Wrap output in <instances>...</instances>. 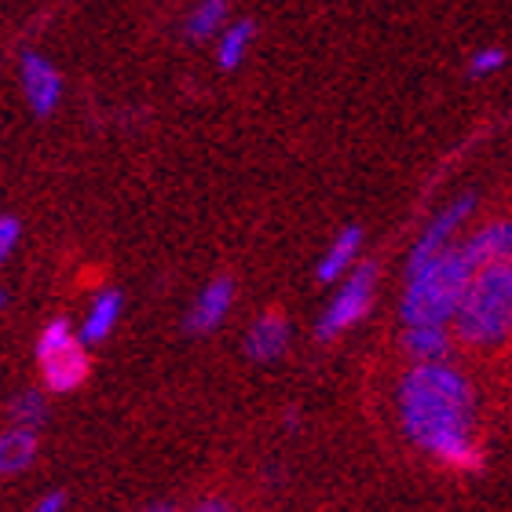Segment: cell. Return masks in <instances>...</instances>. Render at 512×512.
Returning a JSON list of instances; mask_svg holds the SVG:
<instances>
[{
	"label": "cell",
	"mask_w": 512,
	"mask_h": 512,
	"mask_svg": "<svg viewBox=\"0 0 512 512\" xmlns=\"http://www.w3.org/2000/svg\"><path fill=\"white\" fill-rule=\"evenodd\" d=\"M395 414L403 436L436 465L450 472L483 469V447L476 439V388L450 359L410 363L395 388Z\"/></svg>",
	"instance_id": "1"
},
{
	"label": "cell",
	"mask_w": 512,
	"mask_h": 512,
	"mask_svg": "<svg viewBox=\"0 0 512 512\" xmlns=\"http://www.w3.org/2000/svg\"><path fill=\"white\" fill-rule=\"evenodd\" d=\"M476 264H472L461 242L447 253L432 256L428 264L406 271V286L399 297V319L403 326H454V315L461 308V297L469 289Z\"/></svg>",
	"instance_id": "2"
},
{
	"label": "cell",
	"mask_w": 512,
	"mask_h": 512,
	"mask_svg": "<svg viewBox=\"0 0 512 512\" xmlns=\"http://www.w3.org/2000/svg\"><path fill=\"white\" fill-rule=\"evenodd\" d=\"M465 348H498L512 337V267H480L454 315Z\"/></svg>",
	"instance_id": "3"
},
{
	"label": "cell",
	"mask_w": 512,
	"mask_h": 512,
	"mask_svg": "<svg viewBox=\"0 0 512 512\" xmlns=\"http://www.w3.org/2000/svg\"><path fill=\"white\" fill-rule=\"evenodd\" d=\"M37 366H41L48 392H74L88 377V352L81 333L70 330L66 319L48 322L37 337Z\"/></svg>",
	"instance_id": "4"
},
{
	"label": "cell",
	"mask_w": 512,
	"mask_h": 512,
	"mask_svg": "<svg viewBox=\"0 0 512 512\" xmlns=\"http://www.w3.org/2000/svg\"><path fill=\"white\" fill-rule=\"evenodd\" d=\"M374 297H377V267L359 264L344 282H337L330 304L322 308L319 322H315V337L330 344L337 337H344L348 330H355L370 315Z\"/></svg>",
	"instance_id": "5"
},
{
	"label": "cell",
	"mask_w": 512,
	"mask_h": 512,
	"mask_svg": "<svg viewBox=\"0 0 512 512\" xmlns=\"http://www.w3.org/2000/svg\"><path fill=\"white\" fill-rule=\"evenodd\" d=\"M472 213H476V198H472V194H461V198H454L450 205H443V209H439V213L432 216L421 231H417L414 246H410V260H406V271H410V267L428 264L432 256L447 253V249L458 246L461 227L469 224Z\"/></svg>",
	"instance_id": "6"
},
{
	"label": "cell",
	"mask_w": 512,
	"mask_h": 512,
	"mask_svg": "<svg viewBox=\"0 0 512 512\" xmlns=\"http://www.w3.org/2000/svg\"><path fill=\"white\" fill-rule=\"evenodd\" d=\"M19 77H22V96L33 107V114L48 118L59 107V99H63V77H59V70L44 55L26 52L19 63Z\"/></svg>",
	"instance_id": "7"
},
{
	"label": "cell",
	"mask_w": 512,
	"mask_h": 512,
	"mask_svg": "<svg viewBox=\"0 0 512 512\" xmlns=\"http://www.w3.org/2000/svg\"><path fill=\"white\" fill-rule=\"evenodd\" d=\"M461 249L476 271L480 267H512V216H498L476 227L469 238H461Z\"/></svg>",
	"instance_id": "8"
},
{
	"label": "cell",
	"mask_w": 512,
	"mask_h": 512,
	"mask_svg": "<svg viewBox=\"0 0 512 512\" xmlns=\"http://www.w3.org/2000/svg\"><path fill=\"white\" fill-rule=\"evenodd\" d=\"M363 242L366 235L359 224H348L333 235V242L319 256V264H315V278H319L322 286H337V282H344L355 267L363 264Z\"/></svg>",
	"instance_id": "9"
},
{
	"label": "cell",
	"mask_w": 512,
	"mask_h": 512,
	"mask_svg": "<svg viewBox=\"0 0 512 512\" xmlns=\"http://www.w3.org/2000/svg\"><path fill=\"white\" fill-rule=\"evenodd\" d=\"M231 308H235V282L231 278H213L209 286L194 297L191 311H187V330L191 333H213L220 322L231 315Z\"/></svg>",
	"instance_id": "10"
},
{
	"label": "cell",
	"mask_w": 512,
	"mask_h": 512,
	"mask_svg": "<svg viewBox=\"0 0 512 512\" xmlns=\"http://www.w3.org/2000/svg\"><path fill=\"white\" fill-rule=\"evenodd\" d=\"M454 341V326H403V352L410 355V363H447Z\"/></svg>",
	"instance_id": "11"
},
{
	"label": "cell",
	"mask_w": 512,
	"mask_h": 512,
	"mask_svg": "<svg viewBox=\"0 0 512 512\" xmlns=\"http://www.w3.org/2000/svg\"><path fill=\"white\" fill-rule=\"evenodd\" d=\"M289 348V322L278 311H267L249 326L246 333V355L253 363H275Z\"/></svg>",
	"instance_id": "12"
},
{
	"label": "cell",
	"mask_w": 512,
	"mask_h": 512,
	"mask_svg": "<svg viewBox=\"0 0 512 512\" xmlns=\"http://www.w3.org/2000/svg\"><path fill=\"white\" fill-rule=\"evenodd\" d=\"M121 319V293L118 289H103L85 311V322H81V341L85 344H103L114 333Z\"/></svg>",
	"instance_id": "13"
},
{
	"label": "cell",
	"mask_w": 512,
	"mask_h": 512,
	"mask_svg": "<svg viewBox=\"0 0 512 512\" xmlns=\"http://www.w3.org/2000/svg\"><path fill=\"white\" fill-rule=\"evenodd\" d=\"M37 458V432L33 428L11 425L8 432H0V476H19L26 472Z\"/></svg>",
	"instance_id": "14"
},
{
	"label": "cell",
	"mask_w": 512,
	"mask_h": 512,
	"mask_svg": "<svg viewBox=\"0 0 512 512\" xmlns=\"http://www.w3.org/2000/svg\"><path fill=\"white\" fill-rule=\"evenodd\" d=\"M253 37H256L253 22H227V30L216 37V63H220V70H238V66L246 63Z\"/></svg>",
	"instance_id": "15"
},
{
	"label": "cell",
	"mask_w": 512,
	"mask_h": 512,
	"mask_svg": "<svg viewBox=\"0 0 512 512\" xmlns=\"http://www.w3.org/2000/svg\"><path fill=\"white\" fill-rule=\"evenodd\" d=\"M227 30V0H198L187 15V37L191 41H209Z\"/></svg>",
	"instance_id": "16"
},
{
	"label": "cell",
	"mask_w": 512,
	"mask_h": 512,
	"mask_svg": "<svg viewBox=\"0 0 512 512\" xmlns=\"http://www.w3.org/2000/svg\"><path fill=\"white\" fill-rule=\"evenodd\" d=\"M44 417H48V406H44V399L37 392H22L15 395V403H11V425L19 428H37L44 425Z\"/></svg>",
	"instance_id": "17"
},
{
	"label": "cell",
	"mask_w": 512,
	"mask_h": 512,
	"mask_svg": "<svg viewBox=\"0 0 512 512\" xmlns=\"http://www.w3.org/2000/svg\"><path fill=\"white\" fill-rule=\"evenodd\" d=\"M505 48H498V44H491V48H480V52L469 59V77H494L498 70L505 66Z\"/></svg>",
	"instance_id": "18"
},
{
	"label": "cell",
	"mask_w": 512,
	"mask_h": 512,
	"mask_svg": "<svg viewBox=\"0 0 512 512\" xmlns=\"http://www.w3.org/2000/svg\"><path fill=\"white\" fill-rule=\"evenodd\" d=\"M15 242H19V220L15 216H0V260H8Z\"/></svg>",
	"instance_id": "19"
},
{
	"label": "cell",
	"mask_w": 512,
	"mask_h": 512,
	"mask_svg": "<svg viewBox=\"0 0 512 512\" xmlns=\"http://www.w3.org/2000/svg\"><path fill=\"white\" fill-rule=\"evenodd\" d=\"M63 509H66V498L55 491V494H44V498H37L30 512H63Z\"/></svg>",
	"instance_id": "20"
},
{
	"label": "cell",
	"mask_w": 512,
	"mask_h": 512,
	"mask_svg": "<svg viewBox=\"0 0 512 512\" xmlns=\"http://www.w3.org/2000/svg\"><path fill=\"white\" fill-rule=\"evenodd\" d=\"M191 512H235V509H231L224 498H205V502H198Z\"/></svg>",
	"instance_id": "21"
},
{
	"label": "cell",
	"mask_w": 512,
	"mask_h": 512,
	"mask_svg": "<svg viewBox=\"0 0 512 512\" xmlns=\"http://www.w3.org/2000/svg\"><path fill=\"white\" fill-rule=\"evenodd\" d=\"M139 512H180L172 502H150V505H143Z\"/></svg>",
	"instance_id": "22"
},
{
	"label": "cell",
	"mask_w": 512,
	"mask_h": 512,
	"mask_svg": "<svg viewBox=\"0 0 512 512\" xmlns=\"http://www.w3.org/2000/svg\"><path fill=\"white\" fill-rule=\"evenodd\" d=\"M0 308H4V293H0Z\"/></svg>",
	"instance_id": "23"
}]
</instances>
